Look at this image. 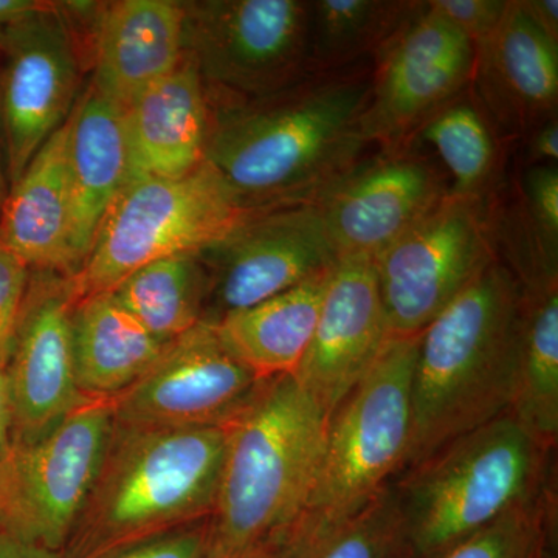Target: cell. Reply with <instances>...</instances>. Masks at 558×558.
Segmentation results:
<instances>
[{
    "label": "cell",
    "instance_id": "cell-1",
    "mask_svg": "<svg viewBox=\"0 0 558 558\" xmlns=\"http://www.w3.org/2000/svg\"><path fill=\"white\" fill-rule=\"evenodd\" d=\"M371 68L314 72L252 100L213 101L204 163L247 211L311 204L362 160Z\"/></svg>",
    "mask_w": 558,
    "mask_h": 558
},
{
    "label": "cell",
    "instance_id": "cell-2",
    "mask_svg": "<svg viewBox=\"0 0 558 558\" xmlns=\"http://www.w3.org/2000/svg\"><path fill=\"white\" fill-rule=\"evenodd\" d=\"M520 311L519 278L498 258L421 333L403 470L508 413L515 388Z\"/></svg>",
    "mask_w": 558,
    "mask_h": 558
},
{
    "label": "cell",
    "instance_id": "cell-3",
    "mask_svg": "<svg viewBox=\"0 0 558 558\" xmlns=\"http://www.w3.org/2000/svg\"><path fill=\"white\" fill-rule=\"evenodd\" d=\"M223 454L222 427H143L113 421L100 472L62 556L101 558L208 520Z\"/></svg>",
    "mask_w": 558,
    "mask_h": 558
},
{
    "label": "cell",
    "instance_id": "cell-4",
    "mask_svg": "<svg viewBox=\"0 0 558 558\" xmlns=\"http://www.w3.org/2000/svg\"><path fill=\"white\" fill-rule=\"evenodd\" d=\"M328 417L292 374L260 381L229 424L207 558L281 537L306 509Z\"/></svg>",
    "mask_w": 558,
    "mask_h": 558
},
{
    "label": "cell",
    "instance_id": "cell-5",
    "mask_svg": "<svg viewBox=\"0 0 558 558\" xmlns=\"http://www.w3.org/2000/svg\"><path fill=\"white\" fill-rule=\"evenodd\" d=\"M550 453L508 411L403 470L392 487L410 558H436L548 492Z\"/></svg>",
    "mask_w": 558,
    "mask_h": 558
},
{
    "label": "cell",
    "instance_id": "cell-6",
    "mask_svg": "<svg viewBox=\"0 0 558 558\" xmlns=\"http://www.w3.org/2000/svg\"><path fill=\"white\" fill-rule=\"evenodd\" d=\"M418 337L388 339L368 373L329 417L310 501L282 534L284 542H311L339 526L379 497L405 468Z\"/></svg>",
    "mask_w": 558,
    "mask_h": 558
},
{
    "label": "cell",
    "instance_id": "cell-7",
    "mask_svg": "<svg viewBox=\"0 0 558 558\" xmlns=\"http://www.w3.org/2000/svg\"><path fill=\"white\" fill-rule=\"evenodd\" d=\"M252 211L238 207L207 165L179 179L138 175L102 220L73 275L80 300L108 293L146 264L202 253Z\"/></svg>",
    "mask_w": 558,
    "mask_h": 558
},
{
    "label": "cell",
    "instance_id": "cell-8",
    "mask_svg": "<svg viewBox=\"0 0 558 558\" xmlns=\"http://www.w3.org/2000/svg\"><path fill=\"white\" fill-rule=\"evenodd\" d=\"M498 201L449 193L373 259L388 337H416L499 258Z\"/></svg>",
    "mask_w": 558,
    "mask_h": 558
},
{
    "label": "cell",
    "instance_id": "cell-9",
    "mask_svg": "<svg viewBox=\"0 0 558 558\" xmlns=\"http://www.w3.org/2000/svg\"><path fill=\"white\" fill-rule=\"evenodd\" d=\"M183 49L213 101L252 100L312 72L311 2H183Z\"/></svg>",
    "mask_w": 558,
    "mask_h": 558
},
{
    "label": "cell",
    "instance_id": "cell-10",
    "mask_svg": "<svg viewBox=\"0 0 558 558\" xmlns=\"http://www.w3.org/2000/svg\"><path fill=\"white\" fill-rule=\"evenodd\" d=\"M112 427L110 400H87L40 438L11 444L0 480V532L62 553Z\"/></svg>",
    "mask_w": 558,
    "mask_h": 558
},
{
    "label": "cell",
    "instance_id": "cell-11",
    "mask_svg": "<svg viewBox=\"0 0 558 558\" xmlns=\"http://www.w3.org/2000/svg\"><path fill=\"white\" fill-rule=\"evenodd\" d=\"M86 69L83 38L64 3L40 2L0 43V140L10 186L69 119Z\"/></svg>",
    "mask_w": 558,
    "mask_h": 558
},
{
    "label": "cell",
    "instance_id": "cell-12",
    "mask_svg": "<svg viewBox=\"0 0 558 558\" xmlns=\"http://www.w3.org/2000/svg\"><path fill=\"white\" fill-rule=\"evenodd\" d=\"M475 47L425 2L373 58L363 134L368 145H416L418 128L472 84Z\"/></svg>",
    "mask_w": 558,
    "mask_h": 558
},
{
    "label": "cell",
    "instance_id": "cell-13",
    "mask_svg": "<svg viewBox=\"0 0 558 558\" xmlns=\"http://www.w3.org/2000/svg\"><path fill=\"white\" fill-rule=\"evenodd\" d=\"M199 255L209 278L204 319L211 323L328 274L339 260L312 204L252 211Z\"/></svg>",
    "mask_w": 558,
    "mask_h": 558
},
{
    "label": "cell",
    "instance_id": "cell-14",
    "mask_svg": "<svg viewBox=\"0 0 558 558\" xmlns=\"http://www.w3.org/2000/svg\"><path fill=\"white\" fill-rule=\"evenodd\" d=\"M260 381L201 322L170 341L153 368L110 400L113 421L143 427H223L255 395Z\"/></svg>",
    "mask_w": 558,
    "mask_h": 558
},
{
    "label": "cell",
    "instance_id": "cell-15",
    "mask_svg": "<svg viewBox=\"0 0 558 558\" xmlns=\"http://www.w3.org/2000/svg\"><path fill=\"white\" fill-rule=\"evenodd\" d=\"M78 301L69 275L32 271L7 362L11 444L40 438L90 400L81 395L75 376L73 314Z\"/></svg>",
    "mask_w": 558,
    "mask_h": 558
},
{
    "label": "cell",
    "instance_id": "cell-16",
    "mask_svg": "<svg viewBox=\"0 0 558 558\" xmlns=\"http://www.w3.org/2000/svg\"><path fill=\"white\" fill-rule=\"evenodd\" d=\"M449 191L444 168L413 145L360 160L311 204L339 259H374Z\"/></svg>",
    "mask_w": 558,
    "mask_h": 558
},
{
    "label": "cell",
    "instance_id": "cell-17",
    "mask_svg": "<svg viewBox=\"0 0 558 558\" xmlns=\"http://www.w3.org/2000/svg\"><path fill=\"white\" fill-rule=\"evenodd\" d=\"M86 50L90 84L128 108L182 61L183 2H65Z\"/></svg>",
    "mask_w": 558,
    "mask_h": 558
},
{
    "label": "cell",
    "instance_id": "cell-18",
    "mask_svg": "<svg viewBox=\"0 0 558 558\" xmlns=\"http://www.w3.org/2000/svg\"><path fill=\"white\" fill-rule=\"evenodd\" d=\"M388 339L373 259L341 258L330 271L310 349L293 377L329 421Z\"/></svg>",
    "mask_w": 558,
    "mask_h": 558
},
{
    "label": "cell",
    "instance_id": "cell-19",
    "mask_svg": "<svg viewBox=\"0 0 558 558\" xmlns=\"http://www.w3.org/2000/svg\"><path fill=\"white\" fill-rule=\"evenodd\" d=\"M472 87L505 142L526 138L558 112V46L529 21L519 0L475 44Z\"/></svg>",
    "mask_w": 558,
    "mask_h": 558
},
{
    "label": "cell",
    "instance_id": "cell-20",
    "mask_svg": "<svg viewBox=\"0 0 558 558\" xmlns=\"http://www.w3.org/2000/svg\"><path fill=\"white\" fill-rule=\"evenodd\" d=\"M72 183V255L78 271L97 240L102 220L134 175L124 109L92 84L69 119ZM75 271V274H76Z\"/></svg>",
    "mask_w": 558,
    "mask_h": 558
},
{
    "label": "cell",
    "instance_id": "cell-21",
    "mask_svg": "<svg viewBox=\"0 0 558 558\" xmlns=\"http://www.w3.org/2000/svg\"><path fill=\"white\" fill-rule=\"evenodd\" d=\"M124 121L135 178L179 179L204 165L211 105L189 54L124 108Z\"/></svg>",
    "mask_w": 558,
    "mask_h": 558
},
{
    "label": "cell",
    "instance_id": "cell-22",
    "mask_svg": "<svg viewBox=\"0 0 558 558\" xmlns=\"http://www.w3.org/2000/svg\"><path fill=\"white\" fill-rule=\"evenodd\" d=\"M0 236L32 271L75 275L68 120L10 186L0 207Z\"/></svg>",
    "mask_w": 558,
    "mask_h": 558
},
{
    "label": "cell",
    "instance_id": "cell-23",
    "mask_svg": "<svg viewBox=\"0 0 558 558\" xmlns=\"http://www.w3.org/2000/svg\"><path fill=\"white\" fill-rule=\"evenodd\" d=\"M168 343L157 339L113 299H81L73 314V357L81 395L112 400L142 379Z\"/></svg>",
    "mask_w": 558,
    "mask_h": 558
},
{
    "label": "cell",
    "instance_id": "cell-24",
    "mask_svg": "<svg viewBox=\"0 0 558 558\" xmlns=\"http://www.w3.org/2000/svg\"><path fill=\"white\" fill-rule=\"evenodd\" d=\"M330 271L220 318V339L259 379L293 376L310 349Z\"/></svg>",
    "mask_w": 558,
    "mask_h": 558
},
{
    "label": "cell",
    "instance_id": "cell-25",
    "mask_svg": "<svg viewBox=\"0 0 558 558\" xmlns=\"http://www.w3.org/2000/svg\"><path fill=\"white\" fill-rule=\"evenodd\" d=\"M509 413L543 447H556L558 278L521 284L519 359Z\"/></svg>",
    "mask_w": 558,
    "mask_h": 558
},
{
    "label": "cell",
    "instance_id": "cell-26",
    "mask_svg": "<svg viewBox=\"0 0 558 558\" xmlns=\"http://www.w3.org/2000/svg\"><path fill=\"white\" fill-rule=\"evenodd\" d=\"M435 148L444 171L453 179L451 193L497 201L505 140L473 94L472 87L440 106L416 140Z\"/></svg>",
    "mask_w": 558,
    "mask_h": 558
},
{
    "label": "cell",
    "instance_id": "cell-27",
    "mask_svg": "<svg viewBox=\"0 0 558 558\" xmlns=\"http://www.w3.org/2000/svg\"><path fill=\"white\" fill-rule=\"evenodd\" d=\"M208 270L199 253L146 264L110 290L143 328L170 343L204 322Z\"/></svg>",
    "mask_w": 558,
    "mask_h": 558
},
{
    "label": "cell",
    "instance_id": "cell-28",
    "mask_svg": "<svg viewBox=\"0 0 558 558\" xmlns=\"http://www.w3.org/2000/svg\"><path fill=\"white\" fill-rule=\"evenodd\" d=\"M424 2L314 0L311 2L312 72H333L374 58Z\"/></svg>",
    "mask_w": 558,
    "mask_h": 558
},
{
    "label": "cell",
    "instance_id": "cell-29",
    "mask_svg": "<svg viewBox=\"0 0 558 558\" xmlns=\"http://www.w3.org/2000/svg\"><path fill=\"white\" fill-rule=\"evenodd\" d=\"M509 227L520 230V238L505 244V263L521 284L558 278L557 165L524 168L519 204Z\"/></svg>",
    "mask_w": 558,
    "mask_h": 558
},
{
    "label": "cell",
    "instance_id": "cell-30",
    "mask_svg": "<svg viewBox=\"0 0 558 558\" xmlns=\"http://www.w3.org/2000/svg\"><path fill=\"white\" fill-rule=\"evenodd\" d=\"M281 558H410L405 521L392 483L365 509L326 534L299 545L281 538Z\"/></svg>",
    "mask_w": 558,
    "mask_h": 558
},
{
    "label": "cell",
    "instance_id": "cell-31",
    "mask_svg": "<svg viewBox=\"0 0 558 558\" xmlns=\"http://www.w3.org/2000/svg\"><path fill=\"white\" fill-rule=\"evenodd\" d=\"M554 509L549 488L436 558H549Z\"/></svg>",
    "mask_w": 558,
    "mask_h": 558
},
{
    "label": "cell",
    "instance_id": "cell-32",
    "mask_svg": "<svg viewBox=\"0 0 558 558\" xmlns=\"http://www.w3.org/2000/svg\"><path fill=\"white\" fill-rule=\"evenodd\" d=\"M32 270L0 236V365L9 362Z\"/></svg>",
    "mask_w": 558,
    "mask_h": 558
},
{
    "label": "cell",
    "instance_id": "cell-33",
    "mask_svg": "<svg viewBox=\"0 0 558 558\" xmlns=\"http://www.w3.org/2000/svg\"><path fill=\"white\" fill-rule=\"evenodd\" d=\"M425 7L475 46L498 27L508 0H428Z\"/></svg>",
    "mask_w": 558,
    "mask_h": 558
},
{
    "label": "cell",
    "instance_id": "cell-34",
    "mask_svg": "<svg viewBox=\"0 0 558 558\" xmlns=\"http://www.w3.org/2000/svg\"><path fill=\"white\" fill-rule=\"evenodd\" d=\"M207 521L175 529L101 558H207Z\"/></svg>",
    "mask_w": 558,
    "mask_h": 558
},
{
    "label": "cell",
    "instance_id": "cell-35",
    "mask_svg": "<svg viewBox=\"0 0 558 558\" xmlns=\"http://www.w3.org/2000/svg\"><path fill=\"white\" fill-rule=\"evenodd\" d=\"M524 168L538 165H557L558 161V117L543 123L526 137Z\"/></svg>",
    "mask_w": 558,
    "mask_h": 558
},
{
    "label": "cell",
    "instance_id": "cell-36",
    "mask_svg": "<svg viewBox=\"0 0 558 558\" xmlns=\"http://www.w3.org/2000/svg\"><path fill=\"white\" fill-rule=\"evenodd\" d=\"M521 10L529 21L538 28L550 43L558 46V2L557 0H519Z\"/></svg>",
    "mask_w": 558,
    "mask_h": 558
},
{
    "label": "cell",
    "instance_id": "cell-37",
    "mask_svg": "<svg viewBox=\"0 0 558 558\" xmlns=\"http://www.w3.org/2000/svg\"><path fill=\"white\" fill-rule=\"evenodd\" d=\"M0 558H64L61 553L0 532Z\"/></svg>",
    "mask_w": 558,
    "mask_h": 558
},
{
    "label": "cell",
    "instance_id": "cell-38",
    "mask_svg": "<svg viewBox=\"0 0 558 558\" xmlns=\"http://www.w3.org/2000/svg\"><path fill=\"white\" fill-rule=\"evenodd\" d=\"M13 433V402L7 368L0 365V449L10 450Z\"/></svg>",
    "mask_w": 558,
    "mask_h": 558
},
{
    "label": "cell",
    "instance_id": "cell-39",
    "mask_svg": "<svg viewBox=\"0 0 558 558\" xmlns=\"http://www.w3.org/2000/svg\"><path fill=\"white\" fill-rule=\"evenodd\" d=\"M39 0H0V43L21 17L39 5Z\"/></svg>",
    "mask_w": 558,
    "mask_h": 558
},
{
    "label": "cell",
    "instance_id": "cell-40",
    "mask_svg": "<svg viewBox=\"0 0 558 558\" xmlns=\"http://www.w3.org/2000/svg\"><path fill=\"white\" fill-rule=\"evenodd\" d=\"M220 558H281V538L275 537L255 543V545H250L247 548Z\"/></svg>",
    "mask_w": 558,
    "mask_h": 558
},
{
    "label": "cell",
    "instance_id": "cell-41",
    "mask_svg": "<svg viewBox=\"0 0 558 558\" xmlns=\"http://www.w3.org/2000/svg\"><path fill=\"white\" fill-rule=\"evenodd\" d=\"M9 178H7L5 157H3L2 140H0V207L9 194Z\"/></svg>",
    "mask_w": 558,
    "mask_h": 558
},
{
    "label": "cell",
    "instance_id": "cell-42",
    "mask_svg": "<svg viewBox=\"0 0 558 558\" xmlns=\"http://www.w3.org/2000/svg\"><path fill=\"white\" fill-rule=\"evenodd\" d=\"M9 450L0 449V480H2L3 464H5V458Z\"/></svg>",
    "mask_w": 558,
    "mask_h": 558
}]
</instances>
